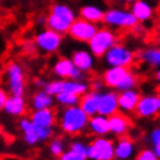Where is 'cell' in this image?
<instances>
[{
  "instance_id": "cell-36",
  "label": "cell",
  "mask_w": 160,
  "mask_h": 160,
  "mask_svg": "<svg viewBox=\"0 0 160 160\" xmlns=\"http://www.w3.org/2000/svg\"><path fill=\"white\" fill-rule=\"evenodd\" d=\"M8 97H10L8 91L0 87V111H3V107H4V105H6V102H7V99H8Z\"/></svg>"
},
{
  "instance_id": "cell-27",
  "label": "cell",
  "mask_w": 160,
  "mask_h": 160,
  "mask_svg": "<svg viewBox=\"0 0 160 160\" xmlns=\"http://www.w3.org/2000/svg\"><path fill=\"white\" fill-rule=\"evenodd\" d=\"M90 90V84L84 80H72V79H64L62 83V91L65 92H72L79 97L86 94Z\"/></svg>"
},
{
  "instance_id": "cell-42",
  "label": "cell",
  "mask_w": 160,
  "mask_h": 160,
  "mask_svg": "<svg viewBox=\"0 0 160 160\" xmlns=\"http://www.w3.org/2000/svg\"><path fill=\"white\" fill-rule=\"evenodd\" d=\"M155 80H156V83H158V86L160 87V68H158L155 72Z\"/></svg>"
},
{
  "instance_id": "cell-1",
  "label": "cell",
  "mask_w": 160,
  "mask_h": 160,
  "mask_svg": "<svg viewBox=\"0 0 160 160\" xmlns=\"http://www.w3.org/2000/svg\"><path fill=\"white\" fill-rule=\"evenodd\" d=\"M88 118V115L76 105L71 107H62L57 117V123L64 134L78 136L87 129Z\"/></svg>"
},
{
  "instance_id": "cell-16",
  "label": "cell",
  "mask_w": 160,
  "mask_h": 160,
  "mask_svg": "<svg viewBox=\"0 0 160 160\" xmlns=\"http://www.w3.org/2000/svg\"><path fill=\"white\" fill-rule=\"evenodd\" d=\"M140 97L141 95H140V92L136 88L118 92V110L123 114L134 113Z\"/></svg>"
},
{
  "instance_id": "cell-45",
  "label": "cell",
  "mask_w": 160,
  "mask_h": 160,
  "mask_svg": "<svg viewBox=\"0 0 160 160\" xmlns=\"http://www.w3.org/2000/svg\"><path fill=\"white\" fill-rule=\"evenodd\" d=\"M158 160H159V159H158Z\"/></svg>"
},
{
  "instance_id": "cell-15",
  "label": "cell",
  "mask_w": 160,
  "mask_h": 160,
  "mask_svg": "<svg viewBox=\"0 0 160 160\" xmlns=\"http://www.w3.org/2000/svg\"><path fill=\"white\" fill-rule=\"evenodd\" d=\"M130 68L123 67H107L106 71L102 75V83L109 90H115L119 86V83L125 79V76L129 73Z\"/></svg>"
},
{
  "instance_id": "cell-8",
  "label": "cell",
  "mask_w": 160,
  "mask_h": 160,
  "mask_svg": "<svg viewBox=\"0 0 160 160\" xmlns=\"http://www.w3.org/2000/svg\"><path fill=\"white\" fill-rule=\"evenodd\" d=\"M88 160H114V141L110 137H95L87 144Z\"/></svg>"
},
{
  "instance_id": "cell-41",
  "label": "cell",
  "mask_w": 160,
  "mask_h": 160,
  "mask_svg": "<svg viewBox=\"0 0 160 160\" xmlns=\"http://www.w3.org/2000/svg\"><path fill=\"white\" fill-rule=\"evenodd\" d=\"M152 152H153V155L160 160V147L159 145H152Z\"/></svg>"
},
{
  "instance_id": "cell-34",
  "label": "cell",
  "mask_w": 160,
  "mask_h": 160,
  "mask_svg": "<svg viewBox=\"0 0 160 160\" xmlns=\"http://www.w3.org/2000/svg\"><path fill=\"white\" fill-rule=\"evenodd\" d=\"M148 141H149L152 145L160 147V126L153 128V129L148 133Z\"/></svg>"
},
{
  "instance_id": "cell-10",
  "label": "cell",
  "mask_w": 160,
  "mask_h": 160,
  "mask_svg": "<svg viewBox=\"0 0 160 160\" xmlns=\"http://www.w3.org/2000/svg\"><path fill=\"white\" fill-rule=\"evenodd\" d=\"M99 29L98 25L95 23H91L88 21H84L82 18H76L72 25L69 26V30H68V35L76 42H83L87 43L91 39V37L97 33V30Z\"/></svg>"
},
{
  "instance_id": "cell-11",
  "label": "cell",
  "mask_w": 160,
  "mask_h": 160,
  "mask_svg": "<svg viewBox=\"0 0 160 160\" xmlns=\"http://www.w3.org/2000/svg\"><path fill=\"white\" fill-rule=\"evenodd\" d=\"M118 92L115 90H106L99 92L98 114L109 118L110 115L118 113Z\"/></svg>"
},
{
  "instance_id": "cell-14",
  "label": "cell",
  "mask_w": 160,
  "mask_h": 160,
  "mask_svg": "<svg viewBox=\"0 0 160 160\" xmlns=\"http://www.w3.org/2000/svg\"><path fill=\"white\" fill-rule=\"evenodd\" d=\"M73 65L83 73H90L95 68V57L88 49H76L71 56Z\"/></svg>"
},
{
  "instance_id": "cell-13",
  "label": "cell",
  "mask_w": 160,
  "mask_h": 160,
  "mask_svg": "<svg viewBox=\"0 0 160 160\" xmlns=\"http://www.w3.org/2000/svg\"><path fill=\"white\" fill-rule=\"evenodd\" d=\"M132 128V121L128 117V114H123L121 111L115 113L109 117V130L110 134H113L114 137H122L126 136L130 132Z\"/></svg>"
},
{
  "instance_id": "cell-12",
  "label": "cell",
  "mask_w": 160,
  "mask_h": 160,
  "mask_svg": "<svg viewBox=\"0 0 160 160\" xmlns=\"http://www.w3.org/2000/svg\"><path fill=\"white\" fill-rule=\"evenodd\" d=\"M136 142L128 136L118 137L114 142V160H132L136 156Z\"/></svg>"
},
{
  "instance_id": "cell-25",
  "label": "cell",
  "mask_w": 160,
  "mask_h": 160,
  "mask_svg": "<svg viewBox=\"0 0 160 160\" xmlns=\"http://www.w3.org/2000/svg\"><path fill=\"white\" fill-rule=\"evenodd\" d=\"M54 105V98L49 95L43 88H39L33 94L30 99V107L33 110H42V109H52Z\"/></svg>"
},
{
  "instance_id": "cell-7",
  "label": "cell",
  "mask_w": 160,
  "mask_h": 160,
  "mask_svg": "<svg viewBox=\"0 0 160 160\" xmlns=\"http://www.w3.org/2000/svg\"><path fill=\"white\" fill-rule=\"evenodd\" d=\"M62 45V35L56 31L48 29L39 30L34 35V46L43 54H53L57 53Z\"/></svg>"
},
{
  "instance_id": "cell-40",
  "label": "cell",
  "mask_w": 160,
  "mask_h": 160,
  "mask_svg": "<svg viewBox=\"0 0 160 160\" xmlns=\"http://www.w3.org/2000/svg\"><path fill=\"white\" fill-rule=\"evenodd\" d=\"M37 25L38 26H46V15H38L37 17Z\"/></svg>"
},
{
  "instance_id": "cell-39",
  "label": "cell",
  "mask_w": 160,
  "mask_h": 160,
  "mask_svg": "<svg viewBox=\"0 0 160 160\" xmlns=\"http://www.w3.org/2000/svg\"><path fill=\"white\" fill-rule=\"evenodd\" d=\"M103 83H101V82H98V80H95V82L91 84L90 87H91V90H94V91H98V92H101V90H102V86Z\"/></svg>"
},
{
  "instance_id": "cell-30",
  "label": "cell",
  "mask_w": 160,
  "mask_h": 160,
  "mask_svg": "<svg viewBox=\"0 0 160 160\" xmlns=\"http://www.w3.org/2000/svg\"><path fill=\"white\" fill-rule=\"evenodd\" d=\"M138 84V76L134 73L133 71H129V73L125 76V79L119 83V86L115 88L117 92H121V91H126V90H132V88H136Z\"/></svg>"
},
{
  "instance_id": "cell-31",
  "label": "cell",
  "mask_w": 160,
  "mask_h": 160,
  "mask_svg": "<svg viewBox=\"0 0 160 160\" xmlns=\"http://www.w3.org/2000/svg\"><path fill=\"white\" fill-rule=\"evenodd\" d=\"M48 148H49V153L52 156H54V158H58V156L62 155V152L67 149L65 141L60 137H54V136L49 140V145H48Z\"/></svg>"
},
{
  "instance_id": "cell-37",
  "label": "cell",
  "mask_w": 160,
  "mask_h": 160,
  "mask_svg": "<svg viewBox=\"0 0 160 160\" xmlns=\"http://www.w3.org/2000/svg\"><path fill=\"white\" fill-rule=\"evenodd\" d=\"M130 30H133V34H134V35H137V37H140V35H144V34H145V27H144L140 22L136 23V25H134L133 27H132Z\"/></svg>"
},
{
  "instance_id": "cell-44",
  "label": "cell",
  "mask_w": 160,
  "mask_h": 160,
  "mask_svg": "<svg viewBox=\"0 0 160 160\" xmlns=\"http://www.w3.org/2000/svg\"><path fill=\"white\" fill-rule=\"evenodd\" d=\"M159 94H160V92H159Z\"/></svg>"
},
{
  "instance_id": "cell-24",
  "label": "cell",
  "mask_w": 160,
  "mask_h": 160,
  "mask_svg": "<svg viewBox=\"0 0 160 160\" xmlns=\"http://www.w3.org/2000/svg\"><path fill=\"white\" fill-rule=\"evenodd\" d=\"M103 14H105V10L97 4H86L79 10V18L88 21L91 23H95V25L102 23Z\"/></svg>"
},
{
  "instance_id": "cell-33",
  "label": "cell",
  "mask_w": 160,
  "mask_h": 160,
  "mask_svg": "<svg viewBox=\"0 0 160 160\" xmlns=\"http://www.w3.org/2000/svg\"><path fill=\"white\" fill-rule=\"evenodd\" d=\"M35 133H37V137H38L39 142H46V141H49V140L54 136V129H53V128H39V126H35Z\"/></svg>"
},
{
  "instance_id": "cell-23",
  "label": "cell",
  "mask_w": 160,
  "mask_h": 160,
  "mask_svg": "<svg viewBox=\"0 0 160 160\" xmlns=\"http://www.w3.org/2000/svg\"><path fill=\"white\" fill-rule=\"evenodd\" d=\"M18 128L19 130L22 132V137H23V141L25 144H27L29 147H35L38 145L39 141H38V137H37V133H35V126L33 125V122L30 121V118L27 117H21L18 122Z\"/></svg>"
},
{
  "instance_id": "cell-4",
  "label": "cell",
  "mask_w": 160,
  "mask_h": 160,
  "mask_svg": "<svg viewBox=\"0 0 160 160\" xmlns=\"http://www.w3.org/2000/svg\"><path fill=\"white\" fill-rule=\"evenodd\" d=\"M117 42H119L117 33L105 26V27H99L97 33L87 42V45H88V50L94 54V57L98 58V57H103V54Z\"/></svg>"
},
{
  "instance_id": "cell-18",
  "label": "cell",
  "mask_w": 160,
  "mask_h": 160,
  "mask_svg": "<svg viewBox=\"0 0 160 160\" xmlns=\"http://www.w3.org/2000/svg\"><path fill=\"white\" fill-rule=\"evenodd\" d=\"M3 111L10 115V117H23L27 111V101L25 97H19V95H10L7 99Z\"/></svg>"
},
{
  "instance_id": "cell-21",
  "label": "cell",
  "mask_w": 160,
  "mask_h": 160,
  "mask_svg": "<svg viewBox=\"0 0 160 160\" xmlns=\"http://www.w3.org/2000/svg\"><path fill=\"white\" fill-rule=\"evenodd\" d=\"M129 10L140 23H145L151 21L152 17H153V6L147 0H137V2L132 3Z\"/></svg>"
},
{
  "instance_id": "cell-5",
  "label": "cell",
  "mask_w": 160,
  "mask_h": 160,
  "mask_svg": "<svg viewBox=\"0 0 160 160\" xmlns=\"http://www.w3.org/2000/svg\"><path fill=\"white\" fill-rule=\"evenodd\" d=\"M102 58L105 60V64L107 67L132 68L137 60V56H136V52L130 49L129 46L117 42L103 54Z\"/></svg>"
},
{
  "instance_id": "cell-3",
  "label": "cell",
  "mask_w": 160,
  "mask_h": 160,
  "mask_svg": "<svg viewBox=\"0 0 160 160\" xmlns=\"http://www.w3.org/2000/svg\"><path fill=\"white\" fill-rule=\"evenodd\" d=\"M102 23H105V26L111 30H129L137 23V19L130 12V10L111 7L105 10Z\"/></svg>"
},
{
  "instance_id": "cell-19",
  "label": "cell",
  "mask_w": 160,
  "mask_h": 160,
  "mask_svg": "<svg viewBox=\"0 0 160 160\" xmlns=\"http://www.w3.org/2000/svg\"><path fill=\"white\" fill-rule=\"evenodd\" d=\"M87 130L94 137H106V136H109V118L101 114H95L92 117H90L88 123H87Z\"/></svg>"
},
{
  "instance_id": "cell-32",
  "label": "cell",
  "mask_w": 160,
  "mask_h": 160,
  "mask_svg": "<svg viewBox=\"0 0 160 160\" xmlns=\"http://www.w3.org/2000/svg\"><path fill=\"white\" fill-rule=\"evenodd\" d=\"M62 83H64V79H54V80H50V82H46L45 86H43V90L46 91L49 95L52 97H56L57 94L62 92Z\"/></svg>"
},
{
  "instance_id": "cell-29",
  "label": "cell",
  "mask_w": 160,
  "mask_h": 160,
  "mask_svg": "<svg viewBox=\"0 0 160 160\" xmlns=\"http://www.w3.org/2000/svg\"><path fill=\"white\" fill-rule=\"evenodd\" d=\"M79 99H80L79 95L62 91V92H60L54 97V102H57L61 107H71L79 105Z\"/></svg>"
},
{
  "instance_id": "cell-6",
  "label": "cell",
  "mask_w": 160,
  "mask_h": 160,
  "mask_svg": "<svg viewBox=\"0 0 160 160\" xmlns=\"http://www.w3.org/2000/svg\"><path fill=\"white\" fill-rule=\"evenodd\" d=\"M6 82L7 91L10 95L25 97L26 92V73L23 67L17 61L8 62L6 68Z\"/></svg>"
},
{
  "instance_id": "cell-22",
  "label": "cell",
  "mask_w": 160,
  "mask_h": 160,
  "mask_svg": "<svg viewBox=\"0 0 160 160\" xmlns=\"http://www.w3.org/2000/svg\"><path fill=\"white\" fill-rule=\"evenodd\" d=\"M98 99L99 92L94 90H88L86 94H83L79 99V107L82 109L88 117L98 114Z\"/></svg>"
},
{
  "instance_id": "cell-43",
  "label": "cell",
  "mask_w": 160,
  "mask_h": 160,
  "mask_svg": "<svg viewBox=\"0 0 160 160\" xmlns=\"http://www.w3.org/2000/svg\"><path fill=\"white\" fill-rule=\"evenodd\" d=\"M122 3H125V4H132V3H134V2H137V0H121Z\"/></svg>"
},
{
  "instance_id": "cell-2",
  "label": "cell",
  "mask_w": 160,
  "mask_h": 160,
  "mask_svg": "<svg viewBox=\"0 0 160 160\" xmlns=\"http://www.w3.org/2000/svg\"><path fill=\"white\" fill-rule=\"evenodd\" d=\"M76 18V12L71 6H68L67 3H54L50 7L49 14L46 15V27L61 35H65Z\"/></svg>"
},
{
  "instance_id": "cell-20",
  "label": "cell",
  "mask_w": 160,
  "mask_h": 160,
  "mask_svg": "<svg viewBox=\"0 0 160 160\" xmlns=\"http://www.w3.org/2000/svg\"><path fill=\"white\" fill-rule=\"evenodd\" d=\"M58 160H88L87 159V144L83 142L82 140H73L68 149L60 155Z\"/></svg>"
},
{
  "instance_id": "cell-9",
  "label": "cell",
  "mask_w": 160,
  "mask_h": 160,
  "mask_svg": "<svg viewBox=\"0 0 160 160\" xmlns=\"http://www.w3.org/2000/svg\"><path fill=\"white\" fill-rule=\"evenodd\" d=\"M134 114L138 118H155L160 115V94L151 92L141 95L138 99L137 107L134 110Z\"/></svg>"
},
{
  "instance_id": "cell-26",
  "label": "cell",
  "mask_w": 160,
  "mask_h": 160,
  "mask_svg": "<svg viewBox=\"0 0 160 160\" xmlns=\"http://www.w3.org/2000/svg\"><path fill=\"white\" fill-rule=\"evenodd\" d=\"M75 69V65L72 62L71 57H58L52 67V72L57 79H69L72 71Z\"/></svg>"
},
{
  "instance_id": "cell-28",
  "label": "cell",
  "mask_w": 160,
  "mask_h": 160,
  "mask_svg": "<svg viewBox=\"0 0 160 160\" xmlns=\"http://www.w3.org/2000/svg\"><path fill=\"white\" fill-rule=\"evenodd\" d=\"M138 58L149 67L160 68V48H147L140 53Z\"/></svg>"
},
{
  "instance_id": "cell-35",
  "label": "cell",
  "mask_w": 160,
  "mask_h": 160,
  "mask_svg": "<svg viewBox=\"0 0 160 160\" xmlns=\"http://www.w3.org/2000/svg\"><path fill=\"white\" fill-rule=\"evenodd\" d=\"M136 160H158V158L153 155V152L149 148H145V149L140 151L137 155H136Z\"/></svg>"
},
{
  "instance_id": "cell-17",
  "label": "cell",
  "mask_w": 160,
  "mask_h": 160,
  "mask_svg": "<svg viewBox=\"0 0 160 160\" xmlns=\"http://www.w3.org/2000/svg\"><path fill=\"white\" fill-rule=\"evenodd\" d=\"M29 118L33 122V125L39 128H54V125L57 123V115L53 109L33 110Z\"/></svg>"
},
{
  "instance_id": "cell-38",
  "label": "cell",
  "mask_w": 160,
  "mask_h": 160,
  "mask_svg": "<svg viewBox=\"0 0 160 160\" xmlns=\"http://www.w3.org/2000/svg\"><path fill=\"white\" fill-rule=\"evenodd\" d=\"M33 83H34L35 87H38V88H43V86H45L46 80H43V79H41V78H35Z\"/></svg>"
}]
</instances>
